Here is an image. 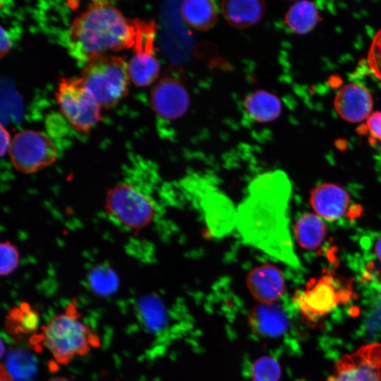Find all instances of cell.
<instances>
[{"instance_id":"cell-22","label":"cell","mask_w":381,"mask_h":381,"mask_svg":"<svg viewBox=\"0 0 381 381\" xmlns=\"http://www.w3.org/2000/svg\"><path fill=\"white\" fill-rule=\"evenodd\" d=\"M88 282L90 288L101 296L112 294L119 286L116 274L107 265H99L93 267L89 273Z\"/></svg>"},{"instance_id":"cell-25","label":"cell","mask_w":381,"mask_h":381,"mask_svg":"<svg viewBox=\"0 0 381 381\" xmlns=\"http://www.w3.org/2000/svg\"><path fill=\"white\" fill-rule=\"evenodd\" d=\"M0 273L7 276L16 270L19 264L18 248L10 241H6L0 245Z\"/></svg>"},{"instance_id":"cell-14","label":"cell","mask_w":381,"mask_h":381,"mask_svg":"<svg viewBox=\"0 0 381 381\" xmlns=\"http://www.w3.org/2000/svg\"><path fill=\"white\" fill-rule=\"evenodd\" d=\"M248 323L254 334L269 338L282 336L289 327L286 313L275 303H260L253 307L248 315Z\"/></svg>"},{"instance_id":"cell-2","label":"cell","mask_w":381,"mask_h":381,"mask_svg":"<svg viewBox=\"0 0 381 381\" xmlns=\"http://www.w3.org/2000/svg\"><path fill=\"white\" fill-rule=\"evenodd\" d=\"M134 21L109 1H92L71 24L67 37L70 54L86 64L92 57L133 47Z\"/></svg>"},{"instance_id":"cell-23","label":"cell","mask_w":381,"mask_h":381,"mask_svg":"<svg viewBox=\"0 0 381 381\" xmlns=\"http://www.w3.org/2000/svg\"><path fill=\"white\" fill-rule=\"evenodd\" d=\"M141 320L151 330H157L164 324V309L161 301L155 295H147L138 302Z\"/></svg>"},{"instance_id":"cell-7","label":"cell","mask_w":381,"mask_h":381,"mask_svg":"<svg viewBox=\"0 0 381 381\" xmlns=\"http://www.w3.org/2000/svg\"><path fill=\"white\" fill-rule=\"evenodd\" d=\"M105 209L114 220L131 229L145 227L155 213L150 198L128 183H119L108 190Z\"/></svg>"},{"instance_id":"cell-20","label":"cell","mask_w":381,"mask_h":381,"mask_svg":"<svg viewBox=\"0 0 381 381\" xmlns=\"http://www.w3.org/2000/svg\"><path fill=\"white\" fill-rule=\"evenodd\" d=\"M320 20L316 6L308 1L294 3L284 18V23L286 27L296 34L310 32Z\"/></svg>"},{"instance_id":"cell-24","label":"cell","mask_w":381,"mask_h":381,"mask_svg":"<svg viewBox=\"0 0 381 381\" xmlns=\"http://www.w3.org/2000/svg\"><path fill=\"white\" fill-rule=\"evenodd\" d=\"M281 375V366L272 356H262L256 359L252 365V381H279Z\"/></svg>"},{"instance_id":"cell-26","label":"cell","mask_w":381,"mask_h":381,"mask_svg":"<svg viewBox=\"0 0 381 381\" xmlns=\"http://www.w3.org/2000/svg\"><path fill=\"white\" fill-rule=\"evenodd\" d=\"M367 61L372 72L381 80V29L374 36L368 53Z\"/></svg>"},{"instance_id":"cell-28","label":"cell","mask_w":381,"mask_h":381,"mask_svg":"<svg viewBox=\"0 0 381 381\" xmlns=\"http://www.w3.org/2000/svg\"><path fill=\"white\" fill-rule=\"evenodd\" d=\"M0 39L1 57H3L10 51L12 46V40L10 34L3 26L1 27Z\"/></svg>"},{"instance_id":"cell-19","label":"cell","mask_w":381,"mask_h":381,"mask_svg":"<svg viewBox=\"0 0 381 381\" xmlns=\"http://www.w3.org/2000/svg\"><path fill=\"white\" fill-rule=\"evenodd\" d=\"M327 228L316 214L306 213L301 216L294 226L295 238L299 246L306 250L318 248L324 241Z\"/></svg>"},{"instance_id":"cell-10","label":"cell","mask_w":381,"mask_h":381,"mask_svg":"<svg viewBox=\"0 0 381 381\" xmlns=\"http://www.w3.org/2000/svg\"><path fill=\"white\" fill-rule=\"evenodd\" d=\"M327 381H381V344H365L344 355Z\"/></svg>"},{"instance_id":"cell-9","label":"cell","mask_w":381,"mask_h":381,"mask_svg":"<svg viewBox=\"0 0 381 381\" xmlns=\"http://www.w3.org/2000/svg\"><path fill=\"white\" fill-rule=\"evenodd\" d=\"M135 38L133 53L128 62L130 80L136 85L146 87L158 78L160 64L154 49L155 23L134 20Z\"/></svg>"},{"instance_id":"cell-15","label":"cell","mask_w":381,"mask_h":381,"mask_svg":"<svg viewBox=\"0 0 381 381\" xmlns=\"http://www.w3.org/2000/svg\"><path fill=\"white\" fill-rule=\"evenodd\" d=\"M310 202L318 214L333 221L344 214L350 202V196L342 187L326 183L312 190Z\"/></svg>"},{"instance_id":"cell-17","label":"cell","mask_w":381,"mask_h":381,"mask_svg":"<svg viewBox=\"0 0 381 381\" xmlns=\"http://www.w3.org/2000/svg\"><path fill=\"white\" fill-rule=\"evenodd\" d=\"M243 105L249 117L258 123L274 121L281 114L282 108L279 98L265 90H258L248 95Z\"/></svg>"},{"instance_id":"cell-13","label":"cell","mask_w":381,"mask_h":381,"mask_svg":"<svg viewBox=\"0 0 381 381\" xmlns=\"http://www.w3.org/2000/svg\"><path fill=\"white\" fill-rule=\"evenodd\" d=\"M373 98L364 86L349 83L343 86L337 93L334 106L343 119L358 123L368 119L372 114Z\"/></svg>"},{"instance_id":"cell-32","label":"cell","mask_w":381,"mask_h":381,"mask_svg":"<svg viewBox=\"0 0 381 381\" xmlns=\"http://www.w3.org/2000/svg\"><path fill=\"white\" fill-rule=\"evenodd\" d=\"M48 381H70V380L64 377H54Z\"/></svg>"},{"instance_id":"cell-6","label":"cell","mask_w":381,"mask_h":381,"mask_svg":"<svg viewBox=\"0 0 381 381\" xmlns=\"http://www.w3.org/2000/svg\"><path fill=\"white\" fill-rule=\"evenodd\" d=\"M55 97L62 114L78 132L88 133L101 121L102 107L80 77L61 78Z\"/></svg>"},{"instance_id":"cell-5","label":"cell","mask_w":381,"mask_h":381,"mask_svg":"<svg viewBox=\"0 0 381 381\" xmlns=\"http://www.w3.org/2000/svg\"><path fill=\"white\" fill-rule=\"evenodd\" d=\"M42 339L45 347L61 364L86 354L98 344L96 335L79 320L74 307L53 318L43 328Z\"/></svg>"},{"instance_id":"cell-3","label":"cell","mask_w":381,"mask_h":381,"mask_svg":"<svg viewBox=\"0 0 381 381\" xmlns=\"http://www.w3.org/2000/svg\"><path fill=\"white\" fill-rule=\"evenodd\" d=\"M80 78L101 107L109 109L128 92L130 80L128 62L123 57L111 54H99L85 64Z\"/></svg>"},{"instance_id":"cell-16","label":"cell","mask_w":381,"mask_h":381,"mask_svg":"<svg viewBox=\"0 0 381 381\" xmlns=\"http://www.w3.org/2000/svg\"><path fill=\"white\" fill-rule=\"evenodd\" d=\"M221 11L231 26L245 29L261 20L265 12V5L264 1L258 0L224 1Z\"/></svg>"},{"instance_id":"cell-21","label":"cell","mask_w":381,"mask_h":381,"mask_svg":"<svg viewBox=\"0 0 381 381\" xmlns=\"http://www.w3.org/2000/svg\"><path fill=\"white\" fill-rule=\"evenodd\" d=\"M5 368L15 381H28L37 373V362L28 350L16 349L8 353Z\"/></svg>"},{"instance_id":"cell-1","label":"cell","mask_w":381,"mask_h":381,"mask_svg":"<svg viewBox=\"0 0 381 381\" xmlns=\"http://www.w3.org/2000/svg\"><path fill=\"white\" fill-rule=\"evenodd\" d=\"M291 181L281 170L267 171L250 183L236 211L235 226L245 243L286 265L301 264L289 230Z\"/></svg>"},{"instance_id":"cell-8","label":"cell","mask_w":381,"mask_h":381,"mask_svg":"<svg viewBox=\"0 0 381 381\" xmlns=\"http://www.w3.org/2000/svg\"><path fill=\"white\" fill-rule=\"evenodd\" d=\"M8 155L18 171L31 174L53 164L57 159L58 150L45 133L24 130L12 138Z\"/></svg>"},{"instance_id":"cell-30","label":"cell","mask_w":381,"mask_h":381,"mask_svg":"<svg viewBox=\"0 0 381 381\" xmlns=\"http://www.w3.org/2000/svg\"><path fill=\"white\" fill-rule=\"evenodd\" d=\"M373 252L381 262V236L377 238L373 246Z\"/></svg>"},{"instance_id":"cell-18","label":"cell","mask_w":381,"mask_h":381,"mask_svg":"<svg viewBox=\"0 0 381 381\" xmlns=\"http://www.w3.org/2000/svg\"><path fill=\"white\" fill-rule=\"evenodd\" d=\"M181 15L184 22L198 31H206L217 23L218 8L210 0H186L181 6Z\"/></svg>"},{"instance_id":"cell-4","label":"cell","mask_w":381,"mask_h":381,"mask_svg":"<svg viewBox=\"0 0 381 381\" xmlns=\"http://www.w3.org/2000/svg\"><path fill=\"white\" fill-rule=\"evenodd\" d=\"M353 295L350 281L345 282L326 270L319 278L310 279L303 291H297L293 302L305 322L315 326L337 306L348 303Z\"/></svg>"},{"instance_id":"cell-11","label":"cell","mask_w":381,"mask_h":381,"mask_svg":"<svg viewBox=\"0 0 381 381\" xmlns=\"http://www.w3.org/2000/svg\"><path fill=\"white\" fill-rule=\"evenodd\" d=\"M150 104L159 117L174 121L183 116L188 111L190 95L181 80L172 76H165L153 87Z\"/></svg>"},{"instance_id":"cell-12","label":"cell","mask_w":381,"mask_h":381,"mask_svg":"<svg viewBox=\"0 0 381 381\" xmlns=\"http://www.w3.org/2000/svg\"><path fill=\"white\" fill-rule=\"evenodd\" d=\"M246 284L253 298L262 304L274 303L286 291L283 274L272 265H262L251 270Z\"/></svg>"},{"instance_id":"cell-27","label":"cell","mask_w":381,"mask_h":381,"mask_svg":"<svg viewBox=\"0 0 381 381\" xmlns=\"http://www.w3.org/2000/svg\"><path fill=\"white\" fill-rule=\"evenodd\" d=\"M366 130L370 136L381 143V112L371 114L366 121Z\"/></svg>"},{"instance_id":"cell-29","label":"cell","mask_w":381,"mask_h":381,"mask_svg":"<svg viewBox=\"0 0 381 381\" xmlns=\"http://www.w3.org/2000/svg\"><path fill=\"white\" fill-rule=\"evenodd\" d=\"M1 156L4 157L6 152H8L11 140V135L8 131L1 124Z\"/></svg>"},{"instance_id":"cell-31","label":"cell","mask_w":381,"mask_h":381,"mask_svg":"<svg viewBox=\"0 0 381 381\" xmlns=\"http://www.w3.org/2000/svg\"><path fill=\"white\" fill-rule=\"evenodd\" d=\"M0 381H15L2 365L0 370Z\"/></svg>"}]
</instances>
